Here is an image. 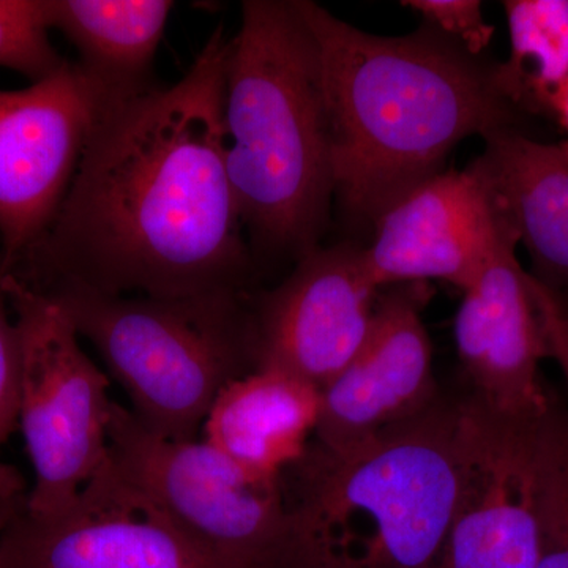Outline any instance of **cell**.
Here are the masks:
<instances>
[{"instance_id":"8fae6325","label":"cell","mask_w":568,"mask_h":568,"mask_svg":"<svg viewBox=\"0 0 568 568\" xmlns=\"http://www.w3.org/2000/svg\"><path fill=\"white\" fill-rule=\"evenodd\" d=\"M0 568H223L151 506L110 463L69 507H22L0 536Z\"/></svg>"},{"instance_id":"8992f818","label":"cell","mask_w":568,"mask_h":568,"mask_svg":"<svg viewBox=\"0 0 568 568\" xmlns=\"http://www.w3.org/2000/svg\"><path fill=\"white\" fill-rule=\"evenodd\" d=\"M3 291L20 339L18 425L33 469L26 508L51 515L110 463V379L61 306L11 274Z\"/></svg>"},{"instance_id":"ac0fdd59","label":"cell","mask_w":568,"mask_h":568,"mask_svg":"<svg viewBox=\"0 0 568 568\" xmlns=\"http://www.w3.org/2000/svg\"><path fill=\"white\" fill-rule=\"evenodd\" d=\"M504 11L511 48L497 63L500 85L526 118H551L568 77V0H508Z\"/></svg>"},{"instance_id":"5bb4252c","label":"cell","mask_w":568,"mask_h":568,"mask_svg":"<svg viewBox=\"0 0 568 568\" xmlns=\"http://www.w3.org/2000/svg\"><path fill=\"white\" fill-rule=\"evenodd\" d=\"M373 230L364 256L379 290L440 280L466 293L491 260L503 222L470 166L420 183L390 205Z\"/></svg>"},{"instance_id":"277c9868","label":"cell","mask_w":568,"mask_h":568,"mask_svg":"<svg viewBox=\"0 0 568 568\" xmlns=\"http://www.w3.org/2000/svg\"><path fill=\"white\" fill-rule=\"evenodd\" d=\"M462 402L342 455L306 450L287 568H439L462 480Z\"/></svg>"},{"instance_id":"52a82bcc","label":"cell","mask_w":568,"mask_h":568,"mask_svg":"<svg viewBox=\"0 0 568 568\" xmlns=\"http://www.w3.org/2000/svg\"><path fill=\"white\" fill-rule=\"evenodd\" d=\"M110 458L119 476L223 568H286L291 514L282 484L245 476L203 437L155 435L114 403Z\"/></svg>"},{"instance_id":"7c38bea8","label":"cell","mask_w":568,"mask_h":568,"mask_svg":"<svg viewBox=\"0 0 568 568\" xmlns=\"http://www.w3.org/2000/svg\"><path fill=\"white\" fill-rule=\"evenodd\" d=\"M428 298L426 283L395 284L377 295L364 345L321 390L317 450L346 454L439 399L422 317Z\"/></svg>"},{"instance_id":"6da1fadb","label":"cell","mask_w":568,"mask_h":568,"mask_svg":"<svg viewBox=\"0 0 568 568\" xmlns=\"http://www.w3.org/2000/svg\"><path fill=\"white\" fill-rule=\"evenodd\" d=\"M223 26L170 88L111 103L54 222L10 274L44 293L246 291L252 252L226 168Z\"/></svg>"},{"instance_id":"3957f363","label":"cell","mask_w":568,"mask_h":568,"mask_svg":"<svg viewBox=\"0 0 568 568\" xmlns=\"http://www.w3.org/2000/svg\"><path fill=\"white\" fill-rule=\"evenodd\" d=\"M226 168L254 248L304 256L335 197L315 40L297 2L246 0L224 63Z\"/></svg>"},{"instance_id":"9a60e30c","label":"cell","mask_w":568,"mask_h":568,"mask_svg":"<svg viewBox=\"0 0 568 568\" xmlns=\"http://www.w3.org/2000/svg\"><path fill=\"white\" fill-rule=\"evenodd\" d=\"M473 163L500 219L525 245L534 278L568 313V142L548 144L521 130L485 138Z\"/></svg>"},{"instance_id":"2e32d148","label":"cell","mask_w":568,"mask_h":568,"mask_svg":"<svg viewBox=\"0 0 568 568\" xmlns=\"http://www.w3.org/2000/svg\"><path fill=\"white\" fill-rule=\"evenodd\" d=\"M320 416V388L282 369L257 368L220 392L201 435L245 476L282 484L305 457Z\"/></svg>"},{"instance_id":"e0dca14e","label":"cell","mask_w":568,"mask_h":568,"mask_svg":"<svg viewBox=\"0 0 568 568\" xmlns=\"http://www.w3.org/2000/svg\"><path fill=\"white\" fill-rule=\"evenodd\" d=\"M48 28L80 54L81 70L111 103L151 91L152 67L171 0H43Z\"/></svg>"},{"instance_id":"ffe728a7","label":"cell","mask_w":568,"mask_h":568,"mask_svg":"<svg viewBox=\"0 0 568 568\" xmlns=\"http://www.w3.org/2000/svg\"><path fill=\"white\" fill-rule=\"evenodd\" d=\"M43 0H0V67L32 82L65 65L50 40Z\"/></svg>"},{"instance_id":"603a6c76","label":"cell","mask_w":568,"mask_h":568,"mask_svg":"<svg viewBox=\"0 0 568 568\" xmlns=\"http://www.w3.org/2000/svg\"><path fill=\"white\" fill-rule=\"evenodd\" d=\"M529 274V272H528ZM530 293L536 301L538 313L544 321L548 336L549 357L555 358L562 369L568 387V313L556 295L529 274Z\"/></svg>"},{"instance_id":"30bf717a","label":"cell","mask_w":568,"mask_h":568,"mask_svg":"<svg viewBox=\"0 0 568 568\" xmlns=\"http://www.w3.org/2000/svg\"><path fill=\"white\" fill-rule=\"evenodd\" d=\"M538 420L462 402V480L439 568H536Z\"/></svg>"},{"instance_id":"7a4b0ae2","label":"cell","mask_w":568,"mask_h":568,"mask_svg":"<svg viewBox=\"0 0 568 568\" xmlns=\"http://www.w3.org/2000/svg\"><path fill=\"white\" fill-rule=\"evenodd\" d=\"M320 58L335 197L373 224L399 197L443 173L466 138L521 130L497 63L469 54L429 26L381 37L295 0ZM523 132V130H521Z\"/></svg>"},{"instance_id":"cb8c5ba5","label":"cell","mask_w":568,"mask_h":568,"mask_svg":"<svg viewBox=\"0 0 568 568\" xmlns=\"http://www.w3.org/2000/svg\"><path fill=\"white\" fill-rule=\"evenodd\" d=\"M551 119L559 123L560 129L567 133L568 142V77L560 85L558 95L555 97L551 108Z\"/></svg>"},{"instance_id":"44dd1931","label":"cell","mask_w":568,"mask_h":568,"mask_svg":"<svg viewBox=\"0 0 568 568\" xmlns=\"http://www.w3.org/2000/svg\"><path fill=\"white\" fill-rule=\"evenodd\" d=\"M406 9L416 11L425 24L443 33L469 54L480 58L495 36L476 0H407Z\"/></svg>"},{"instance_id":"9c48e42d","label":"cell","mask_w":568,"mask_h":568,"mask_svg":"<svg viewBox=\"0 0 568 568\" xmlns=\"http://www.w3.org/2000/svg\"><path fill=\"white\" fill-rule=\"evenodd\" d=\"M377 293L361 246L310 250L284 282L252 297L257 368L323 390L364 345Z\"/></svg>"},{"instance_id":"d6986e66","label":"cell","mask_w":568,"mask_h":568,"mask_svg":"<svg viewBox=\"0 0 568 568\" xmlns=\"http://www.w3.org/2000/svg\"><path fill=\"white\" fill-rule=\"evenodd\" d=\"M536 568H568V410L555 396L538 425Z\"/></svg>"},{"instance_id":"4fadbf2b","label":"cell","mask_w":568,"mask_h":568,"mask_svg":"<svg viewBox=\"0 0 568 568\" xmlns=\"http://www.w3.org/2000/svg\"><path fill=\"white\" fill-rule=\"evenodd\" d=\"M500 222L503 231L491 260L463 293L455 342L473 384L474 402L497 416L537 420L555 398L540 376V362L549 357L548 336L528 272L515 253L517 235Z\"/></svg>"},{"instance_id":"ba28073f","label":"cell","mask_w":568,"mask_h":568,"mask_svg":"<svg viewBox=\"0 0 568 568\" xmlns=\"http://www.w3.org/2000/svg\"><path fill=\"white\" fill-rule=\"evenodd\" d=\"M111 100L81 70L0 91V260L11 272L47 233Z\"/></svg>"},{"instance_id":"7402d4cb","label":"cell","mask_w":568,"mask_h":568,"mask_svg":"<svg viewBox=\"0 0 568 568\" xmlns=\"http://www.w3.org/2000/svg\"><path fill=\"white\" fill-rule=\"evenodd\" d=\"M7 274L9 272L0 260V447L18 425L20 394V339L3 291V276Z\"/></svg>"},{"instance_id":"5b68a950","label":"cell","mask_w":568,"mask_h":568,"mask_svg":"<svg viewBox=\"0 0 568 568\" xmlns=\"http://www.w3.org/2000/svg\"><path fill=\"white\" fill-rule=\"evenodd\" d=\"M40 294L92 343L134 417L164 439H197L220 392L257 368L248 291L152 297L55 286Z\"/></svg>"}]
</instances>
